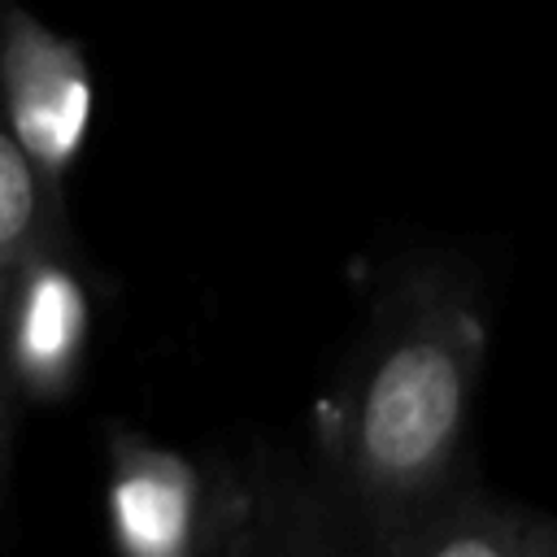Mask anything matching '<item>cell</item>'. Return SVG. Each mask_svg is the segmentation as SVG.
Wrapping results in <instances>:
<instances>
[{"label": "cell", "instance_id": "obj_1", "mask_svg": "<svg viewBox=\"0 0 557 557\" xmlns=\"http://www.w3.org/2000/svg\"><path fill=\"white\" fill-rule=\"evenodd\" d=\"M487 361L479 278L448 252L387 270L322 409L318 461L387 540L466 483Z\"/></svg>", "mask_w": 557, "mask_h": 557}, {"label": "cell", "instance_id": "obj_2", "mask_svg": "<svg viewBox=\"0 0 557 557\" xmlns=\"http://www.w3.org/2000/svg\"><path fill=\"white\" fill-rule=\"evenodd\" d=\"M257 474L139 431L104 435V518L117 557H218L252 513Z\"/></svg>", "mask_w": 557, "mask_h": 557}, {"label": "cell", "instance_id": "obj_3", "mask_svg": "<svg viewBox=\"0 0 557 557\" xmlns=\"http://www.w3.org/2000/svg\"><path fill=\"white\" fill-rule=\"evenodd\" d=\"M0 104L48 205L70 218L65 187L91 131L96 83L83 44L22 0L0 4Z\"/></svg>", "mask_w": 557, "mask_h": 557}, {"label": "cell", "instance_id": "obj_4", "mask_svg": "<svg viewBox=\"0 0 557 557\" xmlns=\"http://www.w3.org/2000/svg\"><path fill=\"white\" fill-rule=\"evenodd\" d=\"M91 326L96 292L87 283L78 239L39 248L26 261L0 326V370L17 413L70 400L87 366Z\"/></svg>", "mask_w": 557, "mask_h": 557}, {"label": "cell", "instance_id": "obj_5", "mask_svg": "<svg viewBox=\"0 0 557 557\" xmlns=\"http://www.w3.org/2000/svg\"><path fill=\"white\" fill-rule=\"evenodd\" d=\"M379 531L322 461L296 470H257L252 513L226 557H374Z\"/></svg>", "mask_w": 557, "mask_h": 557}, {"label": "cell", "instance_id": "obj_6", "mask_svg": "<svg viewBox=\"0 0 557 557\" xmlns=\"http://www.w3.org/2000/svg\"><path fill=\"white\" fill-rule=\"evenodd\" d=\"M392 540L396 557H557V518L461 483Z\"/></svg>", "mask_w": 557, "mask_h": 557}, {"label": "cell", "instance_id": "obj_7", "mask_svg": "<svg viewBox=\"0 0 557 557\" xmlns=\"http://www.w3.org/2000/svg\"><path fill=\"white\" fill-rule=\"evenodd\" d=\"M57 239H74V226H70V218H61L48 205L30 161L22 157V148L9 131L4 104H0V326H4V309H9V296H13L26 261ZM17 418L22 413H17L9 383H4V370H0V509H4L9 487H13Z\"/></svg>", "mask_w": 557, "mask_h": 557}, {"label": "cell", "instance_id": "obj_8", "mask_svg": "<svg viewBox=\"0 0 557 557\" xmlns=\"http://www.w3.org/2000/svg\"><path fill=\"white\" fill-rule=\"evenodd\" d=\"M374 557H396V540L387 535V540H379V553Z\"/></svg>", "mask_w": 557, "mask_h": 557}, {"label": "cell", "instance_id": "obj_9", "mask_svg": "<svg viewBox=\"0 0 557 557\" xmlns=\"http://www.w3.org/2000/svg\"><path fill=\"white\" fill-rule=\"evenodd\" d=\"M226 548H231V544H226ZM226 548H222V553H218V557H226Z\"/></svg>", "mask_w": 557, "mask_h": 557}]
</instances>
